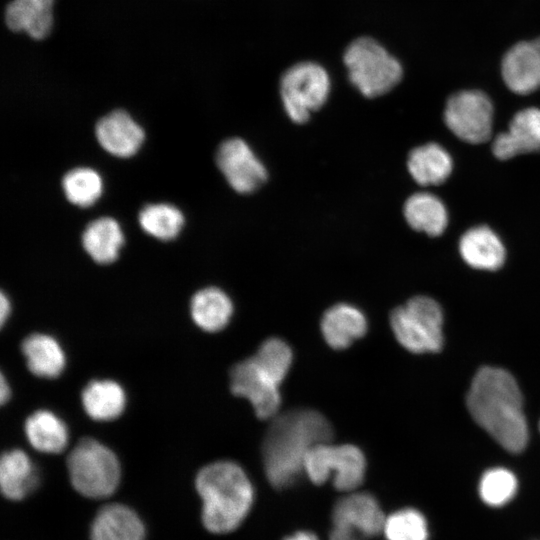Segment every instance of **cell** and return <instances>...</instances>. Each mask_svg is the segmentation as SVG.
Returning a JSON list of instances; mask_svg holds the SVG:
<instances>
[{"mask_svg":"<svg viewBox=\"0 0 540 540\" xmlns=\"http://www.w3.org/2000/svg\"><path fill=\"white\" fill-rule=\"evenodd\" d=\"M333 430L318 411L296 409L274 418L263 441L265 476L276 490L287 489L304 472L305 457L317 444L330 442Z\"/></svg>","mask_w":540,"mask_h":540,"instance_id":"6da1fadb","label":"cell"},{"mask_svg":"<svg viewBox=\"0 0 540 540\" xmlns=\"http://www.w3.org/2000/svg\"><path fill=\"white\" fill-rule=\"evenodd\" d=\"M475 420L503 448L518 453L528 440L521 391L504 369L482 367L475 374L466 397Z\"/></svg>","mask_w":540,"mask_h":540,"instance_id":"7a4b0ae2","label":"cell"},{"mask_svg":"<svg viewBox=\"0 0 540 540\" xmlns=\"http://www.w3.org/2000/svg\"><path fill=\"white\" fill-rule=\"evenodd\" d=\"M202 499V522L214 534L234 532L244 523L255 502V491L243 468L232 461L203 467L195 479Z\"/></svg>","mask_w":540,"mask_h":540,"instance_id":"3957f363","label":"cell"},{"mask_svg":"<svg viewBox=\"0 0 540 540\" xmlns=\"http://www.w3.org/2000/svg\"><path fill=\"white\" fill-rule=\"evenodd\" d=\"M343 59L349 80L369 98L389 92L402 78L400 62L369 37L352 41L346 48Z\"/></svg>","mask_w":540,"mask_h":540,"instance_id":"277c9868","label":"cell"},{"mask_svg":"<svg viewBox=\"0 0 540 540\" xmlns=\"http://www.w3.org/2000/svg\"><path fill=\"white\" fill-rule=\"evenodd\" d=\"M73 487L89 498L111 495L120 480V464L107 446L92 438L79 441L67 459Z\"/></svg>","mask_w":540,"mask_h":540,"instance_id":"5b68a950","label":"cell"},{"mask_svg":"<svg viewBox=\"0 0 540 540\" xmlns=\"http://www.w3.org/2000/svg\"><path fill=\"white\" fill-rule=\"evenodd\" d=\"M366 468L365 455L351 444H317L304 462V473L313 484L321 486L332 477L333 488L342 493L357 491L364 483Z\"/></svg>","mask_w":540,"mask_h":540,"instance_id":"8992f818","label":"cell"},{"mask_svg":"<svg viewBox=\"0 0 540 540\" xmlns=\"http://www.w3.org/2000/svg\"><path fill=\"white\" fill-rule=\"evenodd\" d=\"M390 323L398 342L410 352H437L442 347V310L429 297L416 296L395 308Z\"/></svg>","mask_w":540,"mask_h":540,"instance_id":"52a82bcc","label":"cell"},{"mask_svg":"<svg viewBox=\"0 0 540 540\" xmlns=\"http://www.w3.org/2000/svg\"><path fill=\"white\" fill-rule=\"evenodd\" d=\"M330 79L326 70L314 62L291 66L281 77L280 95L289 118L298 124L306 122L311 112L326 102Z\"/></svg>","mask_w":540,"mask_h":540,"instance_id":"ba28073f","label":"cell"},{"mask_svg":"<svg viewBox=\"0 0 540 540\" xmlns=\"http://www.w3.org/2000/svg\"><path fill=\"white\" fill-rule=\"evenodd\" d=\"M444 120L460 139L482 143L491 136L493 106L488 96L479 90L459 91L448 99Z\"/></svg>","mask_w":540,"mask_h":540,"instance_id":"9c48e42d","label":"cell"},{"mask_svg":"<svg viewBox=\"0 0 540 540\" xmlns=\"http://www.w3.org/2000/svg\"><path fill=\"white\" fill-rule=\"evenodd\" d=\"M233 394L246 398L257 417H275L281 403L280 384L250 357L237 363L230 373Z\"/></svg>","mask_w":540,"mask_h":540,"instance_id":"30bf717a","label":"cell"},{"mask_svg":"<svg viewBox=\"0 0 540 540\" xmlns=\"http://www.w3.org/2000/svg\"><path fill=\"white\" fill-rule=\"evenodd\" d=\"M216 163L229 185L238 193H251L267 179L265 166L240 138H230L221 143Z\"/></svg>","mask_w":540,"mask_h":540,"instance_id":"8fae6325","label":"cell"},{"mask_svg":"<svg viewBox=\"0 0 540 540\" xmlns=\"http://www.w3.org/2000/svg\"><path fill=\"white\" fill-rule=\"evenodd\" d=\"M386 513L375 495L353 491L338 498L332 505L331 525L348 527L374 540L383 534Z\"/></svg>","mask_w":540,"mask_h":540,"instance_id":"7c38bea8","label":"cell"},{"mask_svg":"<svg viewBox=\"0 0 540 540\" xmlns=\"http://www.w3.org/2000/svg\"><path fill=\"white\" fill-rule=\"evenodd\" d=\"M505 85L519 95L540 89V36L511 46L500 64Z\"/></svg>","mask_w":540,"mask_h":540,"instance_id":"4fadbf2b","label":"cell"},{"mask_svg":"<svg viewBox=\"0 0 540 540\" xmlns=\"http://www.w3.org/2000/svg\"><path fill=\"white\" fill-rule=\"evenodd\" d=\"M99 144L110 154L127 158L134 155L144 140V131L123 110H116L101 118L95 128Z\"/></svg>","mask_w":540,"mask_h":540,"instance_id":"5bb4252c","label":"cell"},{"mask_svg":"<svg viewBox=\"0 0 540 540\" xmlns=\"http://www.w3.org/2000/svg\"><path fill=\"white\" fill-rule=\"evenodd\" d=\"M492 150L502 160L540 150V109L531 107L517 112L508 131L496 137Z\"/></svg>","mask_w":540,"mask_h":540,"instance_id":"9a60e30c","label":"cell"},{"mask_svg":"<svg viewBox=\"0 0 540 540\" xmlns=\"http://www.w3.org/2000/svg\"><path fill=\"white\" fill-rule=\"evenodd\" d=\"M367 319L357 307L339 303L330 307L322 316L321 332L326 343L341 350L365 335Z\"/></svg>","mask_w":540,"mask_h":540,"instance_id":"2e32d148","label":"cell"},{"mask_svg":"<svg viewBox=\"0 0 540 540\" xmlns=\"http://www.w3.org/2000/svg\"><path fill=\"white\" fill-rule=\"evenodd\" d=\"M144 526L137 514L121 504L103 507L91 529L92 540H143Z\"/></svg>","mask_w":540,"mask_h":540,"instance_id":"e0dca14e","label":"cell"},{"mask_svg":"<svg viewBox=\"0 0 540 540\" xmlns=\"http://www.w3.org/2000/svg\"><path fill=\"white\" fill-rule=\"evenodd\" d=\"M459 250L470 266L496 270L505 259V249L497 235L485 226L468 230L461 238Z\"/></svg>","mask_w":540,"mask_h":540,"instance_id":"ac0fdd59","label":"cell"},{"mask_svg":"<svg viewBox=\"0 0 540 540\" xmlns=\"http://www.w3.org/2000/svg\"><path fill=\"white\" fill-rule=\"evenodd\" d=\"M28 369L43 378H56L63 372L66 357L60 343L52 336L33 333L22 342Z\"/></svg>","mask_w":540,"mask_h":540,"instance_id":"d6986e66","label":"cell"},{"mask_svg":"<svg viewBox=\"0 0 540 540\" xmlns=\"http://www.w3.org/2000/svg\"><path fill=\"white\" fill-rule=\"evenodd\" d=\"M54 0H12L6 8L7 26L16 32L24 31L35 39L46 37L52 27Z\"/></svg>","mask_w":540,"mask_h":540,"instance_id":"ffe728a7","label":"cell"},{"mask_svg":"<svg viewBox=\"0 0 540 540\" xmlns=\"http://www.w3.org/2000/svg\"><path fill=\"white\" fill-rule=\"evenodd\" d=\"M82 405L89 417L97 421H110L121 415L126 406L122 386L108 379L93 380L83 389Z\"/></svg>","mask_w":540,"mask_h":540,"instance_id":"44dd1931","label":"cell"},{"mask_svg":"<svg viewBox=\"0 0 540 540\" xmlns=\"http://www.w3.org/2000/svg\"><path fill=\"white\" fill-rule=\"evenodd\" d=\"M190 312L199 328L207 332H217L230 321L233 304L221 289L206 287L193 295Z\"/></svg>","mask_w":540,"mask_h":540,"instance_id":"7402d4cb","label":"cell"},{"mask_svg":"<svg viewBox=\"0 0 540 540\" xmlns=\"http://www.w3.org/2000/svg\"><path fill=\"white\" fill-rule=\"evenodd\" d=\"M123 242L122 230L118 222L111 217L93 220L82 234L83 248L99 264L115 261Z\"/></svg>","mask_w":540,"mask_h":540,"instance_id":"603a6c76","label":"cell"},{"mask_svg":"<svg viewBox=\"0 0 540 540\" xmlns=\"http://www.w3.org/2000/svg\"><path fill=\"white\" fill-rule=\"evenodd\" d=\"M37 483V474L28 455L13 449L5 452L0 461V486L5 497L12 500L24 498Z\"/></svg>","mask_w":540,"mask_h":540,"instance_id":"cb8c5ba5","label":"cell"},{"mask_svg":"<svg viewBox=\"0 0 540 540\" xmlns=\"http://www.w3.org/2000/svg\"><path fill=\"white\" fill-rule=\"evenodd\" d=\"M25 434L33 448L43 453H59L68 443L64 421L49 410H38L25 421Z\"/></svg>","mask_w":540,"mask_h":540,"instance_id":"d4e9b609","label":"cell"},{"mask_svg":"<svg viewBox=\"0 0 540 540\" xmlns=\"http://www.w3.org/2000/svg\"><path fill=\"white\" fill-rule=\"evenodd\" d=\"M407 166L413 179L420 185H437L449 177L452 161L441 146L429 143L409 153Z\"/></svg>","mask_w":540,"mask_h":540,"instance_id":"484cf974","label":"cell"},{"mask_svg":"<svg viewBox=\"0 0 540 540\" xmlns=\"http://www.w3.org/2000/svg\"><path fill=\"white\" fill-rule=\"evenodd\" d=\"M407 223L420 232L430 236L440 235L447 226V212L443 203L429 193H416L404 205Z\"/></svg>","mask_w":540,"mask_h":540,"instance_id":"4316f807","label":"cell"},{"mask_svg":"<svg viewBox=\"0 0 540 540\" xmlns=\"http://www.w3.org/2000/svg\"><path fill=\"white\" fill-rule=\"evenodd\" d=\"M138 221L146 233L167 241L179 234L184 224V216L173 205L157 203L144 206L138 215Z\"/></svg>","mask_w":540,"mask_h":540,"instance_id":"83f0119b","label":"cell"},{"mask_svg":"<svg viewBox=\"0 0 540 540\" xmlns=\"http://www.w3.org/2000/svg\"><path fill=\"white\" fill-rule=\"evenodd\" d=\"M62 187L69 202L80 207H88L101 196L103 183L95 170L77 167L64 175Z\"/></svg>","mask_w":540,"mask_h":540,"instance_id":"f1b7e54d","label":"cell"},{"mask_svg":"<svg viewBox=\"0 0 540 540\" xmlns=\"http://www.w3.org/2000/svg\"><path fill=\"white\" fill-rule=\"evenodd\" d=\"M383 535L386 540H427L428 526L420 511L403 508L387 515Z\"/></svg>","mask_w":540,"mask_h":540,"instance_id":"f546056e","label":"cell"},{"mask_svg":"<svg viewBox=\"0 0 540 540\" xmlns=\"http://www.w3.org/2000/svg\"><path fill=\"white\" fill-rule=\"evenodd\" d=\"M515 475L501 467L487 470L479 483L481 499L490 506L498 507L508 503L517 491Z\"/></svg>","mask_w":540,"mask_h":540,"instance_id":"4dcf8cb0","label":"cell"},{"mask_svg":"<svg viewBox=\"0 0 540 540\" xmlns=\"http://www.w3.org/2000/svg\"><path fill=\"white\" fill-rule=\"evenodd\" d=\"M252 357L279 384L286 377L293 359L289 345L276 337L265 340Z\"/></svg>","mask_w":540,"mask_h":540,"instance_id":"1f68e13d","label":"cell"},{"mask_svg":"<svg viewBox=\"0 0 540 540\" xmlns=\"http://www.w3.org/2000/svg\"><path fill=\"white\" fill-rule=\"evenodd\" d=\"M327 540H369L362 534L341 525H331Z\"/></svg>","mask_w":540,"mask_h":540,"instance_id":"d6a6232c","label":"cell"},{"mask_svg":"<svg viewBox=\"0 0 540 540\" xmlns=\"http://www.w3.org/2000/svg\"><path fill=\"white\" fill-rule=\"evenodd\" d=\"M282 540H321L319 535L311 530H297L282 538Z\"/></svg>","mask_w":540,"mask_h":540,"instance_id":"836d02e7","label":"cell"},{"mask_svg":"<svg viewBox=\"0 0 540 540\" xmlns=\"http://www.w3.org/2000/svg\"><path fill=\"white\" fill-rule=\"evenodd\" d=\"M11 312V305L8 297L1 293L0 295V320L1 325L5 323Z\"/></svg>","mask_w":540,"mask_h":540,"instance_id":"e575fe53","label":"cell"},{"mask_svg":"<svg viewBox=\"0 0 540 540\" xmlns=\"http://www.w3.org/2000/svg\"><path fill=\"white\" fill-rule=\"evenodd\" d=\"M10 393H11V390H10L9 384L7 383L4 375L2 374L1 381H0V399H1L2 404H4L7 400H9Z\"/></svg>","mask_w":540,"mask_h":540,"instance_id":"d590c367","label":"cell"}]
</instances>
